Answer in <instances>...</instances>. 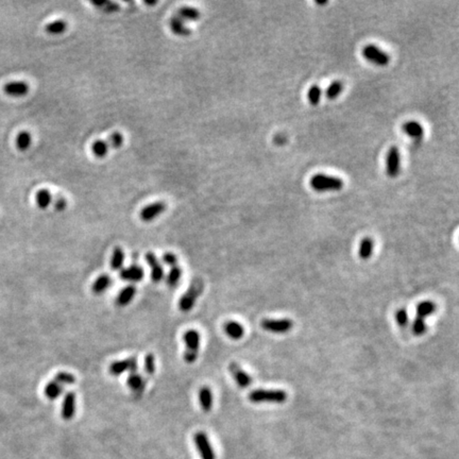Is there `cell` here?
Returning <instances> with one entry per match:
<instances>
[{"label": "cell", "mask_w": 459, "mask_h": 459, "mask_svg": "<svg viewBox=\"0 0 459 459\" xmlns=\"http://www.w3.org/2000/svg\"><path fill=\"white\" fill-rule=\"evenodd\" d=\"M287 392L281 389H255L249 393V400L255 404H282L287 401Z\"/></svg>", "instance_id": "cell-1"}, {"label": "cell", "mask_w": 459, "mask_h": 459, "mask_svg": "<svg viewBox=\"0 0 459 459\" xmlns=\"http://www.w3.org/2000/svg\"><path fill=\"white\" fill-rule=\"evenodd\" d=\"M204 289V284L201 279H193L191 283L190 287L187 288V290L185 293L182 295L180 301H179V310L183 313L191 312L198 298L203 292Z\"/></svg>", "instance_id": "cell-2"}, {"label": "cell", "mask_w": 459, "mask_h": 459, "mask_svg": "<svg viewBox=\"0 0 459 459\" xmlns=\"http://www.w3.org/2000/svg\"><path fill=\"white\" fill-rule=\"evenodd\" d=\"M183 340L185 344L184 361L187 363H193L197 361L199 351H200L201 336L199 334V332L194 329L187 330L184 333Z\"/></svg>", "instance_id": "cell-3"}, {"label": "cell", "mask_w": 459, "mask_h": 459, "mask_svg": "<svg viewBox=\"0 0 459 459\" xmlns=\"http://www.w3.org/2000/svg\"><path fill=\"white\" fill-rule=\"evenodd\" d=\"M310 184L314 191L320 193L340 191L343 187V182L341 179L322 173L313 175Z\"/></svg>", "instance_id": "cell-4"}, {"label": "cell", "mask_w": 459, "mask_h": 459, "mask_svg": "<svg viewBox=\"0 0 459 459\" xmlns=\"http://www.w3.org/2000/svg\"><path fill=\"white\" fill-rule=\"evenodd\" d=\"M138 371V362L135 356H131L125 360L116 361L110 363L109 373L113 376H121L125 372H136Z\"/></svg>", "instance_id": "cell-5"}, {"label": "cell", "mask_w": 459, "mask_h": 459, "mask_svg": "<svg viewBox=\"0 0 459 459\" xmlns=\"http://www.w3.org/2000/svg\"><path fill=\"white\" fill-rule=\"evenodd\" d=\"M362 54L367 61L379 66H386L390 62V58H389V55L385 51H383L382 49L376 47L375 45H371V44L362 48Z\"/></svg>", "instance_id": "cell-6"}, {"label": "cell", "mask_w": 459, "mask_h": 459, "mask_svg": "<svg viewBox=\"0 0 459 459\" xmlns=\"http://www.w3.org/2000/svg\"><path fill=\"white\" fill-rule=\"evenodd\" d=\"M262 328L270 333L275 334H286L293 328V321L291 319H264L262 321Z\"/></svg>", "instance_id": "cell-7"}, {"label": "cell", "mask_w": 459, "mask_h": 459, "mask_svg": "<svg viewBox=\"0 0 459 459\" xmlns=\"http://www.w3.org/2000/svg\"><path fill=\"white\" fill-rule=\"evenodd\" d=\"M193 442L194 445L197 446V450L202 459H216L215 451H214L213 446L209 437H207L204 432H197L193 435Z\"/></svg>", "instance_id": "cell-8"}, {"label": "cell", "mask_w": 459, "mask_h": 459, "mask_svg": "<svg viewBox=\"0 0 459 459\" xmlns=\"http://www.w3.org/2000/svg\"><path fill=\"white\" fill-rule=\"evenodd\" d=\"M401 169V155L399 149L393 146L388 150L386 160V171L388 177L395 178L400 173Z\"/></svg>", "instance_id": "cell-9"}, {"label": "cell", "mask_w": 459, "mask_h": 459, "mask_svg": "<svg viewBox=\"0 0 459 459\" xmlns=\"http://www.w3.org/2000/svg\"><path fill=\"white\" fill-rule=\"evenodd\" d=\"M167 209V205L163 201H158V202L151 203L147 206L142 209L140 213V217L144 222H151L153 221L155 218H158L161 214L164 213Z\"/></svg>", "instance_id": "cell-10"}, {"label": "cell", "mask_w": 459, "mask_h": 459, "mask_svg": "<svg viewBox=\"0 0 459 459\" xmlns=\"http://www.w3.org/2000/svg\"><path fill=\"white\" fill-rule=\"evenodd\" d=\"M229 372L236 382V384L241 388H248L252 384L251 376L237 362H233L229 364Z\"/></svg>", "instance_id": "cell-11"}, {"label": "cell", "mask_w": 459, "mask_h": 459, "mask_svg": "<svg viewBox=\"0 0 459 459\" xmlns=\"http://www.w3.org/2000/svg\"><path fill=\"white\" fill-rule=\"evenodd\" d=\"M148 266L151 270V280L154 283H160L164 279V268H163L161 262L153 252H148L145 256Z\"/></svg>", "instance_id": "cell-12"}, {"label": "cell", "mask_w": 459, "mask_h": 459, "mask_svg": "<svg viewBox=\"0 0 459 459\" xmlns=\"http://www.w3.org/2000/svg\"><path fill=\"white\" fill-rule=\"evenodd\" d=\"M144 275L145 273L143 268L137 265H131L127 268H123L119 272V276H121V280L130 283L141 282L144 279Z\"/></svg>", "instance_id": "cell-13"}, {"label": "cell", "mask_w": 459, "mask_h": 459, "mask_svg": "<svg viewBox=\"0 0 459 459\" xmlns=\"http://www.w3.org/2000/svg\"><path fill=\"white\" fill-rule=\"evenodd\" d=\"M127 386L133 391L135 394H142L147 386V380L145 377L136 372H132L127 377Z\"/></svg>", "instance_id": "cell-14"}, {"label": "cell", "mask_w": 459, "mask_h": 459, "mask_svg": "<svg viewBox=\"0 0 459 459\" xmlns=\"http://www.w3.org/2000/svg\"><path fill=\"white\" fill-rule=\"evenodd\" d=\"M75 413V394L73 392H67L63 400L61 414L65 421H71Z\"/></svg>", "instance_id": "cell-15"}, {"label": "cell", "mask_w": 459, "mask_h": 459, "mask_svg": "<svg viewBox=\"0 0 459 459\" xmlns=\"http://www.w3.org/2000/svg\"><path fill=\"white\" fill-rule=\"evenodd\" d=\"M4 93L12 97H24L29 92L28 83L24 81H13L4 85Z\"/></svg>", "instance_id": "cell-16"}, {"label": "cell", "mask_w": 459, "mask_h": 459, "mask_svg": "<svg viewBox=\"0 0 459 459\" xmlns=\"http://www.w3.org/2000/svg\"><path fill=\"white\" fill-rule=\"evenodd\" d=\"M137 293V289L134 285H128L122 288L121 291L118 292L115 303L119 307H124L130 304L133 301L135 294Z\"/></svg>", "instance_id": "cell-17"}, {"label": "cell", "mask_w": 459, "mask_h": 459, "mask_svg": "<svg viewBox=\"0 0 459 459\" xmlns=\"http://www.w3.org/2000/svg\"><path fill=\"white\" fill-rule=\"evenodd\" d=\"M199 403L204 412H210L214 404V395L209 386L201 387L199 390Z\"/></svg>", "instance_id": "cell-18"}, {"label": "cell", "mask_w": 459, "mask_h": 459, "mask_svg": "<svg viewBox=\"0 0 459 459\" xmlns=\"http://www.w3.org/2000/svg\"><path fill=\"white\" fill-rule=\"evenodd\" d=\"M223 330L226 335H228L231 339H234V340H238L243 337L244 335V329L243 326L237 321H226L223 325Z\"/></svg>", "instance_id": "cell-19"}, {"label": "cell", "mask_w": 459, "mask_h": 459, "mask_svg": "<svg viewBox=\"0 0 459 459\" xmlns=\"http://www.w3.org/2000/svg\"><path fill=\"white\" fill-rule=\"evenodd\" d=\"M113 280L109 274H101L94 281L92 284V292L95 294H102L108 290V288L112 285Z\"/></svg>", "instance_id": "cell-20"}, {"label": "cell", "mask_w": 459, "mask_h": 459, "mask_svg": "<svg viewBox=\"0 0 459 459\" xmlns=\"http://www.w3.org/2000/svg\"><path fill=\"white\" fill-rule=\"evenodd\" d=\"M169 27L172 32L179 36H188L192 34V30L185 26V22L182 21L177 15H173L169 21Z\"/></svg>", "instance_id": "cell-21"}, {"label": "cell", "mask_w": 459, "mask_h": 459, "mask_svg": "<svg viewBox=\"0 0 459 459\" xmlns=\"http://www.w3.org/2000/svg\"><path fill=\"white\" fill-rule=\"evenodd\" d=\"M184 22H197L200 20L201 13L200 11L193 7H181L178 10V13L175 14Z\"/></svg>", "instance_id": "cell-22"}, {"label": "cell", "mask_w": 459, "mask_h": 459, "mask_svg": "<svg viewBox=\"0 0 459 459\" xmlns=\"http://www.w3.org/2000/svg\"><path fill=\"white\" fill-rule=\"evenodd\" d=\"M402 129H403V131L408 136L416 138V140L422 138L424 135V129L422 124H420L417 121H407L403 124Z\"/></svg>", "instance_id": "cell-23"}, {"label": "cell", "mask_w": 459, "mask_h": 459, "mask_svg": "<svg viewBox=\"0 0 459 459\" xmlns=\"http://www.w3.org/2000/svg\"><path fill=\"white\" fill-rule=\"evenodd\" d=\"M63 391H64V386H62L61 384H59L58 382L52 380V381H50L48 384L45 386V389H44V393H45L46 395V398H48L49 400H56L58 399L60 395L63 393Z\"/></svg>", "instance_id": "cell-24"}, {"label": "cell", "mask_w": 459, "mask_h": 459, "mask_svg": "<svg viewBox=\"0 0 459 459\" xmlns=\"http://www.w3.org/2000/svg\"><path fill=\"white\" fill-rule=\"evenodd\" d=\"M437 311V305L433 301H423L417 306V317L425 319Z\"/></svg>", "instance_id": "cell-25"}, {"label": "cell", "mask_w": 459, "mask_h": 459, "mask_svg": "<svg viewBox=\"0 0 459 459\" xmlns=\"http://www.w3.org/2000/svg\"><path fill=\"white\" fill-rule=\"evenodd\" d=\"M123 262H124L123 250L121 247H116L114 250H113L112 257L110 261V267L113 270H115V271H118V270L122 269Z\"/></svg>", "instance_id": "cell-26"}, {"label": "cell", "mask_w": 459, "mask_h": 459, "mask_svg": "<svg viewBox=\"0 0 459 459\" xmlns=\"http://www.w3.org/2000/svg\"><path fill=\"white\" fill-rule=\"evenodd\" d=\"M109 144L106 141L97 140L92 144V152L98 159H103L109 153Z\"/></svg>", "instance_id": "cell-27"}, {"label": "cell", "mask_w": 459, "mask_h": 459, "mask_svg": "<svg viewBox=\"0 0 459 459\" xmlns=\"http://www.w3.org/2000/svg\"><path fill=\"white\" fill-rule=\"evenodd\" d=\"M374 249V242L372 238L366 237L363 238L360 246V257L363 261L369 260L372 256V252Z\"/></svg>", "instance_id": "cell-28"}, {"label": "cell", "mask_w": 459, "mask_h": 459, "mask_svg": "<svg viewBox=\"0 0 459 459\" xmlns=\"http://www.w3.org/2000/svg\"><path fill=\"white\" fill-rule=\"evenodd\" d=\"M36 204L42 210H45L52 202V194L48 190H41L36 193Z\"/></svg>", "instance_id": "cell-29"}, {"label": "cell", "mask_w": 459, "mask_h": 459, "mask_svg": "<svg viewBox=\"0 0 459 459\" xmlns=\"http://www.w3.org/2000/svg\"><path fill=\"white\" fill-rule=\"evenodd\" d=\"M31 143H32V136L28 131H22L18 133L16 137V148L20 151H26L30 148Z\"/></svg>", "instance_id": "cell-30"}, {"label": "cell", "mask_w": 459, "mask_h": 459, "mask_svg": "<svg viewBox=\"0 0 459 459\" xmlns=\"http://www.w3.org/2000/svg\"><path fill=\"white\" fill-rule=\"evenodd\" d=\"M45 30L49 34H62L67 30V24L63 20L54 21L52 23H49L46 26Z\"/></svg>", "instance_id": "cell-31"}, {"label": "cell", "mask_w": 459, "mask_h": 459, "mask_svg": "<svg viewBox=\"0 0 459 459\" xmlns=\"http://www.w3.org/2000/svg\"><path fill=\"white\" fill-rule=\"evenodd\" d=\"M181 278H182V268L180 266L171 267L166 278L167 285L170 287H175L179 284Z\"/></svg>", "instance_id": "cell-32"}, {"label": "cell", "mask_w": 459, "mask_h": 459, "mask_svg": "<svg viewBox=\"0 0 459 459\" xmlns=\"http://www.w3.org/2000/svg\"><path fill=\"white\" fill-rule=\"evenodd\" d=\"M54 381H56L61 384L62 386H71L73 385L75 383V377L73 374L65 372V371H61V372H58L54 376Z\"/></svg>", "instance_id": "cell-33"}, {"label": "cell", "mask_w": 459, "mask_h": 459, "mask_svg": "<svg viewBox=\"0 0 459 459\" xmlns=\"http://www.w3.org/2000/svg\"><path fill=\"white\" fill-rule=\"evenodd\" d=\"M343 90V84L340 81H334L326 90V97L329 99H336L339 95H340L341 92Z\"/></svg>", "instance_id": "cell-34"}, {"label": "cell", "mask_w": 459, "mask_h": 459, "mask_svg": "<svg viewBox=\"0 0 459 459\" xmlns=\"http://www.w3.org/2000/svg\"><path fill=\"white\" fill-rule=\"evenodd\" d=\"M144 370L148 376H152L155 373V356L152 353H148L145 356Z\"/></svg>", "instance_id": "cell-35"}, {"label": "cell", "mask_w": 459, "mask_h": 459, "mask_svg": "<svg viewBox=\"0 0 459 459\" xmlns=\"http://www.w3.org/2000/svg\"><path fill=\"white\" fill-rule=\"evenodd\" d=\"M427 331V325L425 322V319L417 317L412 322V332L416 336H422Z\"/></svg>", "instance_id": "cell-36"}, {"label": "cell", "mask_w": 459, "mask_h": 459, "mask_svg": "<svg viewBox=\"0 0 459 459\" xmlns=\"http://www.w3.org/2000/svg\"><path fill=\"white\" fill-rule=\"evenodd\" d=\"M109 144V147L113 149H118L122 146L123 144V135L121 132H114L109 136V140L106 141Z\"/></svg>", "instance_id": "cell-37"}, {"label": "cell", "mask_w": 459, "mask_h": 459, "mask_svg": "<svg viewBox=\"0 0 459 459\" xmlns=\"http://www.w3.org/2000/svg\"><path fill=\"white\" fill-rule=\"evenodd\" d=\"M95 7L101 9L106 13H115V12L121 10V7L116 2L112 1H102V2H93Z\"/></svg>", "instance_id": "cell-38"}, {"label": "cell", "mask_w": 459, "mask_h": 459, "mask_svg": "<svg viewBox=\"0 0 459 459\" xmlns=\"http://www.w3.org/2000/svg\"><path fill=\"white\" fill-rule=\"evenodd\" d=\"M321 94L322 92L319 86L314 85L311 87L309 93H307V97H309V100L312 105H318L320 98H321Z\"/></svg>", "instance_id": "cell-39"}, {"label": "cell", "mask_w": 459, "mask_h": 459, "mask_svg": "<svg viewBox=\"0 0 459 459\" xmlns=\"http://www.w3.org/2000/svg\"><path fill=\"white\" fill-rule=\"evenodd\" d=\"M395 320H397V323L400 326L405 328L408 324V321H410V317H408V314L405 309H401L397 311V313H395Z\"/></svg>", "instance_id": "cell-40"}, {"label": "cell", "mask_w": 459, "mask_h": 459, "mask_svg": "<svg viewBox=\"0 0 459 459\" xmlns=\"http://www.w3.org/2000/svg\"><path fill=\"white\" fill-rule=\"evenodd\" d=\"M162 260L167 266H170V267L178 266V257L172 252H166L163 254Z\"/></svg>", "instance_id": "cell-41"}, {"label": "cell", "mask_w": 459, "mask_h": 459, "mask_svg": "<svg viewBox=\"0 0 459 459\" xmlns=\"http://www.w3.org/2000/svg\"><path fill=\"white\" fill-rule=\"evenodd\" d=\"M54 207L56 211H64L67 207V201L65 198L58 197L54 201Z\"/></svg>", "instance_id": "cell-42"}, {"label": "cell", "mask_w": 459, "mask_h": 459, "mask_svg": "<svg viewBox=\"0 0 459 459\" xmlns=\"http://www.w3.org/2000/svg\"><path fill=\"white\" fill-rule=\"evenodd\" d=\"M326 3H328V1H321V2L317 1V4H320V5H323V4H326Z\"/></svg>", "instance_id": "cell-43"}]
</instances>
